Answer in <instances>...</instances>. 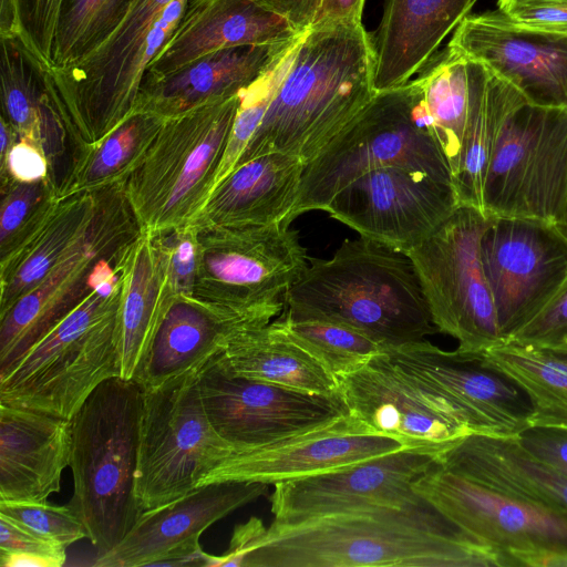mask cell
<instances>
[{"mask_svg":"<svg viewBox=\"0 0 567 567\" xmlns=\"http://www.w3.org/2000/svg\"><path fill=\"white\" fill-rule=\"evenodd\" d=\"M507 567V554L483 545L426 499L405 508L377 506L297 522L259 535L241 567Z\"/></svg>","mask_w":567,"mask_h":567,"instance_id":"cell-1","label":"cell"},{"mask_svg":"<svg viewBox=\"0 0 567 567\" xmlns=\"http://www.w3.org/2000/svg\"><path fill=\"white\" fill-rule=\"evenodd\" d=\"M373 64L361 22L312 25L237 166L274 152L310 162L377 94Z\"/></svg>","mask_w":567,"mask_h":567,"instance_id":"cell-2","label":"cell"},{"mask_svg":"<svg viewBox=\"0 0 567 567\" xmlns=\"http://www.w3.org/2000/svg\"><path fill=\"white\" fill-rule=\"evenodd\" d=\"M309 261L284 296L281 313L351 327L385 350L439 332L411 259L360 237Z\"/></svg>","mask_w":567,"mask_h":567,"instance_id":"cell-3","label":"cell"},{"mask_svg":"<svg viewBox=\"0 0 567 567\" xmlns=\"http://www.w3.org/2000/svg\"><path fill=\"white\" fill-rule=\"evenodd\" d=\"M116 256L97 261L87 295L0 375L1 404L70 420L101 383L121 377Z\"/></svg>","mask_w":567,"mask_h":567,"instance_id":"cell-4","label":"cell"},{"mask_svg":"<svg viewBox=\"0 0 567 567\" xmlns=\"http://www.w3.org/2000/svg\"><path fill=\"white\" fill-rule=\"evenodd\" d=\"M143 389L116 377L101 383L70 419L74 493L70 507L100 557L144 512L135 496Z\"/></svg>","mask_w":567,"mask_h":567,"instance_id":"cell-5","label":"cell"},{"mask_svg":"<svg viewBox=\"0 0 567 567\" xmlns=\"http://www.w3.org/2000/svg\"><path fill=\"white\" fill-rule=\"evenodd\" d=\"M189 0H133L109 39L79 63L48 71L69 156L101 140L136 107L143 75Z\"/></svg>","mask_w":567,"mask_h":567,"instance_id":"cell-6","label":"cell"},{"mask_svg":"<svg viewBox=\"0 0 567 567\" xmlns=\"http://www.w3.org/2000/svg\"><path fill=\"white\" fill-rule=\"evenodd\" d=\"M383 166H401L453 183L450 165L432 137L417 79L377 93L305 165L290 220L307 212L324 210L342 188Z\"/></svg>","mask_w":567,"mask_h":567,"instance_id":"cell-7","label":"cell"},{"mask_svg":"<svg viewBox=\"0 0 567 567\" xmlns=\"http://www.w3.org/2000/svg\"><path fill=\"white\" fill-rule=\"evenodd\" d=\"M239 94L164 120L143 161L124 182L141 233L151 236L195 220L213 192Z\"/></svg>","mask_w":567,"mask_h":567,"instance_id":"cell-8","label":"cell"},{"mask_svg":"<svg viewBox=\"0 0 567 567\" xmlns=\"http://www.w3.org/2000/svg\"><path fill=\"white\" fill-rule=\"evenodd\" d=\"M567 207V110L537 106L512 86L483 187L486 215L560 226Z\"/></svg>","mask_w":567,"mask_h":567,"instance_id":"cell-9","label":"cell"},{"mask_svg":"<svg viewBox=\"0 0 567 567\" xmlns=\"http://www.w3.org/2000/svg\"><path fill=\"white\" fill-rule=\"evenodd\" d=\"M199 371L143 389L135 496L143 511L199 487L234 453L204 408Z\"/></svg>","mask_w":567,"mask_h":567,"instance_id":"cell-10","label":"cell"},{"mask_svg":"<svg viewBox=\"0 0 567 567\" xmlns=\"http://www.w3.org/2000/svg\"><path fill=\"white\" fill-rule=\"evenodd\" d=\"M486 224L484 212L460 205L435 231L404 252L413 262L434 326L467 352H484L505 341L481 260Z\"/></svg>","mask_w":567,"mask_h":567,"instance_id":"cell-11","label":"cell"},{"mask_svg":"<svg viewBox=\"0 0 567 567\" xmlns=\"http://www.w3.org/2000/svg\"><path fill=\"white\" fill-rule=\"evenodd\" d=\"M197 230L193 298L239 312L284 310V296L309 259L289 223Z\"/></svg>","mask_w":567,"mask_h":567,"instance_id":"cell-12","label":"cell"},{"mask_svg":"<svg viewBox=\"0 0 567 567\" xmlns=\"http://www.w3.org/2000/svg\"><path fill=\"white\" fill-rule=\"evenodd\" d=\"M140 233L124 183L100 189L97 212L85 235L34 288L0 316V375L87 295L97 261L116 255Z\"/></svg>","mask_w":567,"mask_h":567,"instance_id":"cell-13","label":"cell"},{"mask_svg":"<svg viewBox=\"0 0 567 567\" xmlns=\"http://www.w3.org/2000/svg\"><path fill=\"white\" fill-rule=\"evenodd\" d=\"M484 275L505 341L567 284V236L534 218L487 215L480 243Z\"/></svg>","mask_w":567,"mask_h":567,"instance_id":"cell-14","label":"cell"},{"mask_svg":"<svg viewBox=\"0 0 567 567\" xmlns=\"http://www.w3.org/2000/svg\"><path fill=\"white\" fill-rule=\"evenodd\" d=\"M383 352L471 434L516 437L533 425L528 396L482 352L446 351L424 339Z\"/></svg>","mask_w":567,"mask_h":567,"instance_id":"cell-15","label":"cell"},{"mask_svg":"<svg viewBox=\"0 0 567 567\" xmlns=\"http://www.w3.org/2000/svg\"><path fill=\"white\" fill-rule=\"evenodd\" d=\"M207 416L234 452L267 446L350 412L342 395H323L229 374L217 355L199 371Z\"/></svg>","mask_w":567,"mask_h":567,"instance_id":"cell-16","label":"cell"},{"mask_svg":"<svg viewBox=\"0 0 567 567\" xmlns=\"http://www.w3.org/2000/svg\"><path fill=\"white\" fill-rule=\"evenodd\" d=\"M461 205L452 182L401 166L369 171L324 208L360 237L405 252L435 231Z\"/></svg>","mask_w":567,"mask_h":567,"instance_id":"cell-17","label":"cell"},{"mask_svg":"<svg viewBox=\"0 0 567 567\" xmlns=\"http://www.w3.org/2000/svg\"><path fill=\"white\" fill-rule=\"evenodd\" d=\"M413 489L478 543L517 558L567 553V516L434 465Z\"/></svg>","mask_w":567,"mask_h":567,"instance_id":"cell-18","label":"cell"},{"mask_svg":"<svg viewBox=\"0 0 567 567\" xmlns=\"http://www.w3.org/2000/svg\"><path fill=\"white\" fill-rule=\"evenodd\" d=\"M439 452L404 447L361 463L275 485L271 512L277 522L377 506L405 508L425 502L414 482L437 464Z\"/></svg>","mask_w":567,"mask_h":567,"instance_id":"cell-19","label":"cell"},{"mask_svg":"<svg viewBox=\"0 0 567 567\" xmlns=\"http://www.w3.org/2000/svg\"><path fill=\"white\" fill-rule=\"evenodd\" d=\"M447 47L483 63L529 103L567 110V32L519 25L497 9L467 14Z\"/></svg>","mask_w":567,"mask_h":567,"instance_id":"cell-20","label":"cell"},{"mask_svg":"<svg viewBox=\"0 0 567 567\" xmlns=\"http://www.w3.org/2000/svg\"><path fill=\"white\" fill-rule=\"evenodd\" d=\"M408 447L377 432L355 413L274 444L234 452L202 481L278 484L299 480Z\"/></svg>","mask_w":567,"mask_h":567,"instance_id":"cell-21","label":"cell"},{"mask_svg":"<svg viewBox=\"0 0 567 567\" xmlns=\"http://www.w3.org/2000/svg\"><path fill=\"white\" fill-rule=\"evenodd\" d=\"M340 384L351 412L377 432L396 437L408 447L441 453L470 434L435 406L384 352L341 379Z\"/></svg>","mask_w":567,"mask_h":567,"instance_id":"cell-22","label":"cell"},{"mask_svg":"<svg viewBox=\"0 0 567 567\" xmlns=\"http://www.w3.org/2000/svg\"><path fill=\"white\" fill-rule=\"evenodd\" d=\"M264 483H212L165 505L144 511L123 539L96 557V567L155 566L172 550L199 542L217 520L258 499Z\"/></svg>","mask_w":567,"mask_h":567,"instance_id":"cell-23","label":"cell"},{"mask_svg":"<svg viewBox=\"0 0 567 567\" xmlns=\"http://www.w3.org/2000/svg\"><path fill=\"white\" fill-rule=\"evenodd\" d=\"M282 312L270 309L239 312L195 298H175L133 378L142 389L200 370L224 351L239 332L262 327Z\"/></svg>","mask_w":567,"mask_h":567,"instance_id":"cell-24","label":"cell"},{"mask_svg":"<svg viewBox=\"0 0 567 567\" xmlns=\"http://www.w3.org/2000/svg\"><path fill=\"white\" fill-rule=\"evenodd\" d=\"M300 35L259 0H189L142 82L159 80L221 49L290 41Z\"/></svg>","mask_w":567,"mask_h":567,"instance_id":"cell-25","label":"cell"},{"mask_svg":"<svg viewBox=\"0 0 567 567\" xmlns=\"http://www.w3.org/2000/svg\"><path fill=\"white\" fill-rule=\"evenodd\" d=\"M301 35L284 42L221 49L159 80L143 81L135 110L167 118L208 101L234 96L277 64Z\"/></svg>","mask_w":567,"mask_h":567,"instance_id":"cell-26","label":"cell"},{"mask_svg":"<svg viewBox=\"0 0 567 567\" xmlns=\"http://www.w3.org/2000/svg\"><path fill=\"white\" fill-rule=\"evenodd\" d=\"M70 420L0 403V501L45 502L70 462Z\"/></svg>","mask_w":567,"mask_h":567,"instance_id":"cell-27","label":"cell"},{"mask_svg":"<svg viewBox=\"0 0 567 567\" xmlns=\"http://www.w3.org/2000/svg\"><path fill=\"white\" fill-rule=\"evenodd\" d=\"M476 0H388L373 39L375 93L401 87L431 62Z\"/></svg>","mask_w":567,"mask_h":567,"instance_id":"cell-28","label":"cell"},{"mask_svg":"<svg viewBox=\"0 0 567 567\" xmlns=\"http://www.w3.org/2000/svg\"><path fill=\"white\" fill-rule=\"evenodd\" d=\"M306 163L274 152L237 166L210 194L197 228H237L291 224Z\"/></svg>","mask_w":567,"mask_h":567,"instance_id":"cell-29","label":"cell"},{"mask_svg":"<svg viewBox=\"0 0 567 567\" xmlns=\"http://www.w3.org/2000/svg\"><path fill=\"white\" fill-rule=\"evenodd\" d=\"M437 464L567 516V474L534 456L516 437L465 435L439 453Z\"/></svg>","mask_w":567,"mask_h":567,"instance_id":"cell-30","label":"cell"},{"mask_svg":"<svg viewBox=\"0 0 567 567\" xmlns=\"http://www.w3.org/2000/svg\"><path fill=\"white\" fill-rule=\"evenodd\" d=\"M100 190L52 197L34 223L0 255V316L34 288L85 235Z\"/></svg>","mask_w":567,"mask_h":567,"instance_id":"cell-31","label":"cell"},{"mask_svg":"<svg viewBox=\"0 0 567 567\" xmlns=\"http://www.w3.org/2000/svg\"><path fill=\"white\" fill-rule=\"evenodd\" d=\"M120 276L116 334L121 377L133 379L171 302L162 257L154 237L140 233L115 259Z\"/></svg>","mask_w":567,"mask_h":567,"instance_id":"cell-32","label":"cell"},{"mask_svg":"<svg viewBox=\"0 0 567 567\" xmlns=\"http://www.w3.org/2000/svg\"><path fill=\"white\" fill-rule=\"evenodd\" d=\"M48 71L18 38H1V116L21 140L45 153L56 184L68 138L50 93Z\"/></svg>","mask_w":567,"mask_h":567,"instance_id":"cell-33","label":"cell"},{"mask_svg":"<svg viewBox=\"0 0 567 567\" xmlns=\"http://www.w3.org/2000/svg\"><path fill=\"white\" fill-rule=\"evenodd\" d=\"M231 375L323 395H342L340 381L274 320L236 334L218 355Z\"/></svg>","mask_w":567,"mask_h":567,"instance_id":"cell-34","label":"cell"},{"mask_svg":"<svg viewBox=\"0 0 567 567\" xmlns=\"http://www.w3.org/2000/svg\"><path fill=\"white\" fill-rule=\"evenodd\" d=\"M487 68L446 47L416 78L431 123L432 137L452 171L457 169L477 89Z\"/></svg>","mask_w":567,"mask_h":567,"instance_id":"cell-35","label":"cell"},{"mask_svg":"<svg viewBox=\"0 0 567 567\" xmlns=\"http://www.w3.org/2000/svg\"><path fill=\"white\" fill-rule=\"evenodd\" d=\"M164 117L135 110L101 140L72 154L56 184V196L64 197L124 183L143 161Z\"/></svg>","mask_w":567,"mask_h":567,"instance_id":"cell-36","label":"cell"},{"mask_svg":"<svg viewBox=\"0 0 567 567\" xmlns=\"http://www.w3.org/2000/svg\"><path fill=\"white\" fill-rule=\"evenodd\" d=\"M485 362L506 374L528 396L533 425L567 431V348L513 340L482 352Z\"/></svg>","mask_w":567,"mask_h":567,"instance_id":"cell-37","label":"cell"},{"mask_svg":"<svg viewBox=\"0 0 567 567\" xmlns=\"http://www.w3.org/2000/svg\"><path fill=\"white\" fill-rule=\"evenodd\" d=\"M512 84L489 69L481 82L465 132L453 185L461 205L483 210V187Z\"/></svg>","mask_w":567,"mask_h":567,"instance_id":"cell-38","label":"cell"},{"mask_svg":"<svg viewBox=\"0 0 567 567\" xmlns=\"http://www.w3.org/2000/svg\"><path fill=\"white\" fill-rule=\"evenodd\" d=\"M132 2L63 0L52 47L51 70L70 68L99 49L120 24Z\"/></svg>","mask_w":567,"mask_h":567,"instance_id":"cell-39","label":"cell"},{"mask_svg":"<svg viewBox=\"0 0 567 567\" xmlns=\"http://www.w3.org/2000/svg\"><path fill=\"white\" fill-rule=\"evenodd\" d=\"M276 320L339 381L365 367L385 350L367 334L341 323L292 318L284 313Z\"/></svg>","mask_w":567,"mask_h":567,"instance_id":"cell-40","label":"cell"},{"mask_svg":"<svg viewBox=\"0 0 567 567\" xmlns=\"http://www.w3.org/2000/svg\"><path fill=\"white\" fill-rule=\"evenodd\" d=\"M296 45L277 64L238 93V109L213 190L236 168L288 71Z\"/></svg>","mask_w":567,"mask_h":567,"instance_id":"cell-41","label":"cell"},{"mask_svg":"<svg viewBox=\"0 0 567 567\" xmlns=\"http://www.w3.org/2000/svg\"><path fill=\"white\" fill-rule=\"evenodd\" d=\"M62 2L63 0H0V38H18L50 71Z\"/></svg>","mask_w":567,"mask_h":567,"instance_id":"cell-42","label":"cell"},{"mask_svg":"<svg viewBox=\"0 0 567 567\" xmlns=\"http://www.w3.org/2000/svg\"><path fill=\"white\" fill-rule=\"evenodd\" d=\"M51 179L35 183H1L0 255L8 251L56 195Z\"/></svg>","mask_w":567,"mask_h":567,"instance_id":"cell-43","label":"cell"},{"mask_svg":"<svg viewBox=\"0 0 567 567\" xmlns=\"http://www.w3.org/2000/svg\"><path fill=\"white\" fill-rule=\"evenodd\" d=\"M0 514L22 524L50 543L66 549L87 538L86 529L73 509L45 502L0 501Z\"/></svg>","mask_w":567,"mask_h":567,"instance_id":"cell-44","label":"cell"},{"mask_svg":"<svg viewBox=\"0 0 567 567\" xmlns=\"http://www.w3.org/2000/svg\"><path fill=\"white\" fill-rule=\"evenodd\" d=\"M174 298H193L198 262V230L194 224L153 236Z\"/></svg>","mask_w":567,"mask_h":567,"instance_id":"cell-45","label":"cell"},{"mask_svg":"<svg viewBox=\"0 0 567 567\" xmlns=\"http://www.w3.org/2000/svg\"><path fill=\"white\" fill-rule=\"evenodd\" d=\"M65 550L0 514L1 567H61L66 560Z\"/></svg>","mask_w":567,"mask_h":567,"instance_id":"cell-46","label":"cell"},{"mask_svg":"<svg viewBox=\"0 0 567 567\" xmlns=\"http://www.w3.org/2000/svg\"><path fill=\"white\" fill-rule=\"evenodd\" d=\"M0 179L1 183H35L51 179L55 184L52 166L45 153L35 144L21 138L0 161Z\"/></svg>","mask_w":567,"mask_h":567,"instance_id":"cell-47","label":"cell"},{"mask_svg":"<svg viewBox=\"0 0 567 567\" xmlns=\"http://www.w3.org/2000/svg\"><path fill=\"white\" fill-rule=\"evenodd\" d=\"M567 337V284L551 302L509 340L551 346Z\"/></svg>","mask_w":567,"mask_h":567,"instance_id":"cell-48","label":"cell"},{"mask_svg":"<svg viewBox=\"0 0 567 567\" xmlns=\"http://www.w3.org/2000/svg\"><path fill=\"white\" fill-rule=\"evenodd\" d=\"M501 11L519 25L551 32H567V3L564 2L519 3Z\"/></svg>","mask_w":567,"mask_h":567,"instance_id":"cell-49","label":"cell"},{"mask_svg":"<svg viewBox=\"0 0 567 567\" xmlns=\"http://www.w3.org/2000/svg\"><path fill=\"white\" fill-rule=\"evenodd\" d=\"M516 439L534 456L567 474V431L530 426Z\"/></svg>","mask_w":567,"mask_h":567,"instance_id":"cell-50","label":"cell"},{"mask_svg":"<svg viewBox=\"0 0 567 567\" xmlns=\"http://www.w3.org/2000/svg\"><path fill=\"white\" fill-rule=\"evenodd\" d=\"M265 7L286 19L293 30L303 34L315 23L322 0H259Z\"/></svg>","mask_w":567,"mask_h":567,"instance_id":"cell-51","label":"cell"},{"mask_svg":"<svg viewBox=\"0 0 567 567\" xmlns=\"http://www.w3.org/2000/svg\"><path fill=\"white\" fill-rule=\"evenodd\" d=\"M365 0H322L315 24L361 22Z\"/></svg>","mask_w":567,"mask_h":567,"instance_id":"cell-52","label":"cell"},{"mask_svg":"<svg viewBox=\"0 0 567 567\" xmlns=\"http://www.w3.org/2000/svg\"><path fill=\"white\" fill-rule=\"evenodd\" d=\"M518 566L567 567V553L529 554L517 558Z\"/></svg>","mask_w":567,"mask_h":567,"instance_id":"cell-53","label":"cell"},{"mask_svg":"<svg viewBox=\"0 0 567 567\" xmlns=\"http://www.w3.org/2000/svg\"><path fill=\"white\" fill-rule=\"evenodd\" d=\"M534 2H564L567 3V0H498L497 6L498 9L502 10L506 7L519 4V3H534Z\"/></svg>","mask_w":567,"mask_h":567,"instance_id":"cell-54","label":"cell"},{"mask_svg":"<svg viewBox=\"0 0 567 567\" xmlns=\"http://www.w3.org/2000/svg\"><path fill=\"white\" fill-rule=\"evenodd\" d=\"M559 229L564 233L565 236H567V207H566V212H565V216H564L563 223L559 226Z\"/></svg>","mask_w":567,"mask_h":567,"instance_id":"cell-55","label":"cell"},{"mask_svg":"<svg viewBox=\"0 0 567 567\" xmlns=\"http://www.w3.org/2000/svg\"><path fill=\"white\" fill-rule=\"evenodd\" d=\"M559 343H565V344H567V337H566L561 342H559ZM556 344H557V343H556ZM551 346H553V344H551Z\"/></svg>","mask_w":567,"mask_h":567,"instance_id":"cell-56","label":"cell"}]
</instances>
